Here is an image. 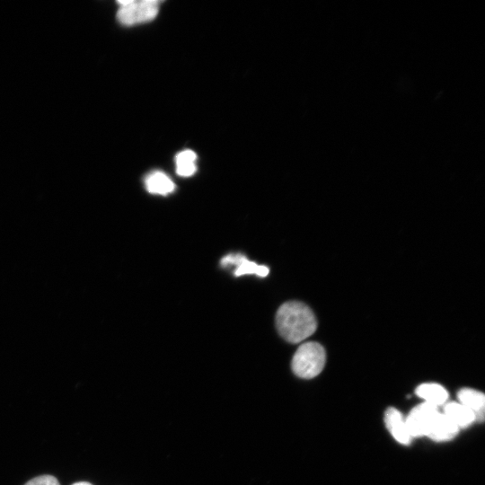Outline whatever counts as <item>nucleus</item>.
I'll list each match as a JSON object with an SVG mask.
<instances>
[{"label": "nucleus", "instance_id": "nucleus-7", "mask_svg": "<svg viewBox=\"0 0 485 485\" xmlns=\"http://www.w3.org/2000/svg\"><path fill=\"white\" fill-rule=\"evenodd\" d=\"M384 421L386 428L398 442L403 445L410 444L411 436L407 429L405 419L398 410L394 408L387 409Z\"/></svg>", "mask_w": 485, "mask_h": 485}, {"label": "nucleus", "instance_id": "nucleus-8", "mask_svg": "<svg viewBox=\"0 0 485 485\" xmlns=\"http://www.w3.org/2000/svg\"><path fill=\"white\" fill-rule=\"evenodd\" d=\"M458 400L461 404L474 413L476 419H483L485 396L482 392L470 388H463L458 392Z\"/></svg>", "mask_w": 485, "mask_h": 485}, {"label": "nucleus", "instance_id": "nucleus-13", "mask_svg": "<svg viewBox=\"0 0 485 485\" xmlns=\"http://www.w3.org/2000/svg\"><path fill=\"white\" fill-rule=\"evenodd\" d=\"M25 485H60L57 478L51 475H42L29 481Z\"/></svg>", "mask_w": 485, "mask_h": 485}, {"label": "nucleus", "instance_id": "nucleus-10", "mask_svg": "<svg viewBox=\"0 0 485 485\" xmlns=\"http://www.w3.org/2000/svg\"><path fill=\"white\" fill-rule=\"evenodd\" d=\"M145 185L148 192L158 195L170 194L175 189L173 181L162 172L148 174L145 180Z\"/></svg>", "mask_w": 485, "mask_h": 485}, {"label": "nucleus", "instance_id": "nucleus-3", "mask_svg": "<svg viewBox=\"0 0 485 485\" xmlns=\"http://www.w3.org/2000/svg\"><path fill=\"white\" fill-rule=\"evenodd\" d=\"M119 9L117 13L119 22L131 26L154 20L159 11L160 2L157 0H125L118 1Z\"/></svg>", "mask_w": 485, "mask_h": 485}, {"label": "nucleus", "instance_id": "nucleus-2", "mask_svg": "<svg viewBox=\"0 0 485 485\" xmlns=\"http://www.w3.org/2000/svg\"><path fill=\"white\" fill-rule=\"evenodd\" d=\"M326 360L323 347L313 341L303 343L296 349L292 359L293 372L301 378L310 379L318 375Z\"/></svg>", "mask_w": 485, "mask_h": 485}, {"label": "nucleus", "instance_id": "nucleus-5", "mask_svg": "<svg viewBox=\"0 0 485 485\" xmlns=\"http://www.w3.org/2000/svg\"><path fill=\"white\" fill-rule=\"evenodd\" d=\"M221 265L223 267L234 265L236 269L234 270V276L240 277L242 275L254 274L259 277L264 278L268 276L269 269L265 265H259L254 261L249 260L242 254H229L225 256L221 260Z\"/></svg>", "mask_w": 485, "mask_h": 485}, {"label": "nucleus", "instance_id": "nucleus-11", "mask_svg": "<svg viewBox=\"0 0 485 485\" xmlns=\"http://www.w3.org/2000/svg\"><path fill=\"white\" fill-rule=\"evenodd\" d=\"M416 393L422 398L425 402L436 407L444 404L448 398L446 390L437 384H422L416 389Z\"/></svg>", "mask_w": 485, "mask_h": 485}, {"label": "nucleus", "instance_id": "nucleus-14", "mask_svg": "<svg viewBox=\"0 0 485 485\" xmlns=\"http://www.w3.org/2000/svg\"><path fill=\"white\" fill-rule=\"evenodd\" d=\"M73 485H93V484H91L89 482H85V481H81V482H76V483H75Z\"/></svg>", "mask_w": 485, "mask_h": 485}, {"label": "nucleus", "instance_id": "nucleus-12", "mask_svg": "<svg viewBox=\"0 0 485 485\" xmlns=\"http://www.w3.org/2000/svg\"><path fill=\"white\" fill-rule=\"evenodd\" d=\"M197 154L192 150L187 149L180 152L175 157L176 172L181 177H190L197 170Z\"/></svg>", "mask_w": 485, "mask_h": 485}, {"label": "nucleus", "instance_id": "nucleus-1", "mask_svg": "<svg viewBox=\"0 0 485 485\" xmlns=\"http://www.w3.org/2000/svg\"><path fill=\"white\" fill-rule=\"evenodd\" d=\"M276 326L286 340L298 343L315 331L317 322L313 313L306 304L290 301L278 308L276 314Z\"/></svg>", "mask_w": 485, "mask_h": 485}, {"label": "nucleus", "instance_id": "nucleus-4", "mask_svg": "<svg viewBox=\"0 0 485 485\" xmlns=\"http://www.w3.org/2000/svg\"><path fill=\"white\" fill-rule=\"evenodd\" d=\"M437 413V407L425 401L412 409L405 419L406 427L411 438L427 436Z\"/></svg>", "mask_w": 485, "mask_h": 485}, {"label": "nucleus", "instance_id": "nucleus-6", "mask_svg": "<svg viewBox=\"0 0 485 485\" xmlns=\"http://www.w3.org/2000/svg\"><path fill=\"white\" fill-rule=\"evenodd\" d=\"M459 431V428L444 413H438L434 418L427 436L441 442L454 438Z\"/></svg>", "mask_w": 485, "mask_h": 485}, {"label": "nucleus", "instance_id": "nucleus-9", "mask_svg": "<svg viewBox=\"0 0 485 485\" xmlns=\"http://www.w3.org/2000/svg\"><path fill=\"white\" fill-rule=\"evenodd\" d=\"M444 414L459 428H466L476 419L474 413L460 402H447L445 406Z\"/></svg>", "mask_w": 485, "mask_h": 485}]
</instances>
